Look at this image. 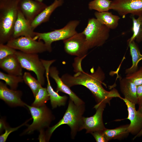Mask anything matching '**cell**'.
I'll list each match as a JSON object with an SVG mask.
<instances>
[{"instance_id": "cell-20", "label": "cell", "mask_w": 142, "mask_h": 142, "mask_svg": "<svg viewBox=\"0 0 142 142\" xmlns=\"http://www.w3.org/2000/svg\"><path fill=\"white\" fill-rule=\"evenodd\" d=\"M64 2V0H55L52 4L48 6L31 22L32 28L34 30L42 23L48 21L52 13L57 8L62 6Z\"/></svg>"}, {"instance_id": "cell-13", "label": "cell", "mask_w": 142, "mask_h": 142, "mask_svg": "<svg viewBox=\"0 0 142 142\" xmlns=\"http://www.w3.org/2000/svg\"><path fill=\"white\" fill-rule=\"evenodd\" d=\"M127 108L128 116L126 119H129L130 123L128 128L130 133L135 135L142 128V114L136 109L135 104L125 98H121Z\"/></svg>"}, {"instance_id": "cell-27", "label": "cell", "mask_w": 142, "mask_h": 142, "mask_svg": "<svg viewBox=\"0 0 142 142\" xmlns=\"http://www.w3.org/2000/svg\"><path fill=\"white\" fill-rule=\"evenodd\" d=\"M22 77L23 81L31 89L35 97L42 85L38 79H36L29 72H25Z\"/></svg>"}, {"instance_id": "cell-32", "label": "cell", "mask_w": 142, "mask_h": 142, "mask_svg": "<svg viewBox=\"0 0 142 142\" xmlns=\"http://www.w3.org/2000/svg\"><path fill=\"white\" fill-rule=\"evenodd\" d=\"M90 134L93 135L97 142H107L108 141L105 138L103 131H94Z\"/></svg>"}, {"instance_id": "cell-18", "label": "cell", "mask_w": 142, "mask_h": 142, "mask_svg": "<svg viewBox=\"0 0 142 142\" xmlns=\"http://www.w3.org/2000/svg\"><path fill=\"white\" fill-rule=\"evenodd\" d=\"M0 67L8 74L23 75V68L15 54L0 60Z\"/></svg>"}, {"instance_id": "cell-23", "label": "cell", "mask_w": 142, "mask_h": 142, "mask_svg": "<svg viewBox=\"0 0 142 142\" xmlns=\"http://www.w3.org/2000/svg\"><path fill=\"white\" fill-rule=\"evenodd\" d=\"M129 124L123 125L113 129L106 128L103 131L106 139L109 141L111 140H122L126 138L129 133L128 128Z\"/></svg>"}, {"instance_id": "cell-6", "label": "cell", "mask_w": 142, "mask_h": 142, "mask_svg": "<svg viewBox=\"0 0 142 142\" xmlns=\"http://www.w3.org/2000/svg\"><path fill=\"white\" fill-rule=\"evenodd\" d=\"M26 106L30 111L33 121L31 124L28 125L22 134H30L36 130L40 131L49 127L54 117L45 104L41 107H35L26 104Z\"/></svg>"}, {"instance_id": "cell-34", "label": "cell", "mask_w": 142, "mask_h": 142, "mask_svg": "<svg viewBox=\"0 0 142 142\" xmlns=\"http://www.w3.org/2000/svg\"><path fill=\"white\" fill-rule=\"evenodd\" d=\"M7 125L6 124L5 121L3 119H0V132L4 130L5 127Z\"/></svg>"}, {"instance_id": "cell-12", "label": "cell", "mask_w": 142, "mask_h": 142, "mask_svg": "<svg viewBox=\"0 0 142 142\" xmlns=\"http://www.w3.org/2000/svg\"><path fill=\"white\" fill-rule=\"evenodd\" d=\"M47 6L36 0H19L18 3V9L31 23Z\"/></svg>"}, {"instance_id": "cell-4", "label": "cell", "mask_w": 142, "mask_h": 142, "mask_svg": "<svg viewBox=\"0 0 142 142\" xmlns=\"http://www.w3.org/2000/svg\"><path fill=\"white\" fill-rule=\"evenodd\" d=\"M110 29L95 18H89L82 32L84 35L89 49L102 46L109 38Z\"/></svg>"}, {"instance_id": "cell-15", "label": "cell", "mask_w": 142, "mask_h": 142, "mask_svg": "<svg viewBox=\"0 0 142 142\" xmlns=\"http://www.w3.org/2000/svg\"><path fill=\"white\" fill-rule=\"evenodd\" d=\"M22 92L20 90L8 88L6 84L0 82V99L12 106H26V104L21 99Z\"/></svg>"}, {"instance_id": "cell-26", "label": "cell", "mask_w": 142, "mask_h": 142, "mask_svg": "<svg viewBox=\"0 0 142 142\" xmlns=\"http://www.w3.org/2000/svg\"><path fill=\"white\" fill-rule=\"evenodd\" d=\"M112 2V0H93L89 3L88 8L99 12L108 11L111 9Z\"/></svg>"}, {"instance_id": "cell-35", "label": "cell", "mask_w": 142, "mask_h": 142, "mask_svg": "<svg viewBox=\"0 0 142 142\" xmlns=\"http://www.w3.org/2000/svg\"><path fill=\"white\" fill-rule=\"evenodd\" d=\"M142 136V128L139 132L136 135H135L133 139V140H134L136 138L140 137Z\"/></svg>"}, {"instance_id": "cell-24", "label": "cell", "mask_w": 142, "mask_h": 142, "mask_svg": "<svg viewBox=\"0 0 142 142\" xmlns=\"http://www.w3.org/2000/svg\"><path fill=\"white\" fill-rule=\"evenodd\" d=\"M130 18L132 21V26L131 30L133 34L128 39L130 41L135 40L138 43L142 42V15L136 18L135 16L131 15Z\"/></svg>"}, {"instance_id": "cell-28", "label": "cell", "mask_w": 142, "mask_h": 142, "mask_svg": "<svg viewBox=\"0 0 142 142\" xmlns=\"http://www.w3.org/2000/svg\"><path fill=\"white\" fill-rule=\"evenodd\" d=\"M35 97V100L31 106L40 107L43 106L49 100L50 96L47 88L42 86L39 89Z\"/></svg>"}, {"instance_id": "cell-37", "label": "cell", "mask_w": 142, "mask_h": 142, "mask_svg": "<svg viewBox=\"0 0 142 142\" xmlns=\"http://www.w3.org/2000/svg\"><path fill=\"white\" fill-rule=\"evenodd\" d=\"M40 2H42L43 0H36Z\"/></svg>"}, {"instance_id": "cell-1", "label": "cell", "mask_w": 142, "mask_h": 142, "mask_svg": "<svg viewBox=\"0 0 142 142\" xmlns=\"http://www.w3.org/2000/svg\"><path fill=\"white\" fill-rule=\"evenodd\" d=\"M83 58L77 57L73 64L74 71L73 75L65 73L61 77L64 83L69 87L77 85L84 86L88 89L94 95L97 102V106L102 103L110 104V100L114 98L120 99V96L118 90L115 88L108 91L103 87L105 75L100 66L95 71L89 73L83 70L81 63Z\"/></svg>"}, {"instance_id": "cell-9", "label": "cell", "mask_w": 142, "mask_h": 142, "mask_svg": "<svg viewBox=\"0 0 142 142\" xmlns=\"http://www.w3.org/2000/svg\"><path fill=\"white\" fill-rule=\"evenodd\" d=\"M64 49L68 54L84 58L86 55L88 48L85 36L82 32L77 33L63 41Z\"/></svg>"}, {"instance_id": "cell-11", "label": "cell", "mask_w": 142, "mask_h": 142, "mask_svg": "<svg viewBox=\"0 0 142 142\" xmlns=\"http://www.w3.org/2000/svg\"><path fill=\"white\" fill-rule=\"evenodd\" d=\"M110 8L123 18L129 14L138 16L142 15V0H113Z\"/></svg>"}, {"instance_id": "cell-22", "label": "cell", "mask_w": 142, "mask_h": 142, "mask_svg": "<svg viewBox=\"0 0 142 142\" xmlns=\"http://www.w3.org/2000/svg\"><path fill=\"white\" fill-rule=\"evenodd\" d=\"M127 42L130 48L132 64L131 67L126 69L125 73L126 74L132 73L137 70L138 69V64L142 60V54L135 40L130 41L128 39Z\"/></svg>"}, {"instance_id": "cell-30", "label": "cell", "mask_w": 142, "mask_h": 142, "mask_svg": "<svg viewBox=\"0 0 142 142\" xmlns=\"http://www.w3.org/2000/svg\"><path fill=\"white\" fill-rule=\"evenodd\" d=\"M16 51V49L7 44H0V60L9 55L15 54Z\"/></svg>"}, {"instance_id": "cell-31", "label": "cell", "mask_w": 142, "mask_h": 142, "mask_svg": "<svg viewBox=\"0 0 142 142\" xmlns=\"http://www.w3.org/2000/svg\"><path fill=\"white\" fill-rule=\"evenodd\" d=\"M30 119H31L20 126L16 127L14 128H11L7 125L4 129L5 130V132L4 133L1 134L0 136V142H5L7 140L8 136L13 131L17 130L19 128L22 126L26 125L27 122H28Z\"/></svg>"}, {"instance_id": "cell-21", "label": "cell", "mask_w": 142, "mask_h": 142, "mask_svg": "<svg viewBox=\"0 0 142 142\" xmlns=\"http://www.w3.org/2000/svg\"><path fill=\"white\" fill-rule=\"evenodd\" d=\"M94 14L98 20L110 29H115L118 27L120 19L119 16L113 14L109 11L102 12L96 11Z\"/></svg>"}, {"instance_id": "cell-17", "label": "cell", "mask_w": 142, "mask_h": 142, "mask_svg": "<svg viewBox=\"0 0 142 142\" xmlns=\"http://www.w3.org/2000/svg\"><path fill=\"white\" fill-rule=\"evenodd\" d=\"M50 76L55 80L57 85L56 92H59L68 95L70 99L77 105L85 104L84 102L78 97L67 85L63 81L59 76V72L56 67H50L49 71Z\"/></svg>"}, {"instance_id": "cell-14", "label": "cell", "mask_w": 142, "mask_h": 142, "mask_svg": "<svg viewBox=\"0 0 142 142\" xmlns=\"http://www.w3.org/2000/svg\"><path fill=\"white\" fill-rule=\"evenodd\" d=\"M34 30L32 27L31 22L26 19L18 9L17 18L14 26L11 39L21 36L29 37L34 39L35 32Z\"/></svg>"}, {"instance_id": "cell-19", "label": "cell", "mask_w": 142, "mask_h": 142, "mask_svg": "<svg viewBox=\"0 0 142 142\" xmlns=\"http://www.w3.org/2000/svg\"><path fill=\"white\" fill-rule=\"evenodd\" d=\"M119 84L120 91L124 98L135 105L137 104V86L126 77L120 78Z\"/></svg>"}, {"instance_id": "cell-25", "label": "cell", "mask_w": 142, "mask_h": 142, "mask_svg": "<svg viewBox=\"0 0 142 142\" xmlns=\"http://www.w3.org/2000/svg\"><path fill=\"white\" fill-rule=\"evenodd\" d=\"M0 79L4 81L11 89L14 90L17 89L19 83L23 81L22 76L6 74L1 71L0 72Z\"/></svg>"}, {"instance_id": "cell-29", "label": "cell", "mask_w": 142, "mask_h": 142, "mask_svg": "<svg viewBox=\"0 0 142 142\" xmlns=\"http://www.w3.org/2000/svg\"><path fill=\"white\" fill-rule=\"evenodd\" d=\"M126 78L132 81L137 86L142 84V66L132 73L126 74Z\"/></svg>"}, {"instance_id": "cell-2", "label": "cell", "mask_w": 142, "mask_h": 142, "mask_svg": "<svg viewBox=\"0 0 142 142\" xmlns=\"http://www.w3.org/2000/svg\"><path fill=\"white\" fill-rule=\"evenodd\" d=\"M19 0H0V44L11 39L17 18Z\"/></svg>"}, {"instance_id": "cell-7", "label": "cell", "mask_w": 142, "mask_h": 142, "mask_svg": "<svg viewBox=\"0 0 142 142\" xmlns=\"http://www.w3.org/2000/svg\"><path fill=\"white\" fill-rule=\"evenodd\" d=\"M17 56L23 68L33 72L42 85L45 83V67L37 54H30L16 51Z\"/></svg>"}, {"instance_id": "cell-8", "label": "cell", "mask_w": 142, "mask_h": 142, "mask_svg": "<svg viewBox=\"0 0 142 142\" xmlns=\"http://www.w3.org/2000/svg\"><path fill=\"white\" fill-rule=\"evenodd\" d=\"M6 44L25 53L38 54L48 51L44 43L28 36H21L9 40Z\"/></svg>"}, {"instance_id": "cell-10", "label": "cell", "mask_w": 142, "mask_h": 142, "mask_svg": "<svg viewBox=\"0 0 142 142\" xmlns=\"http://www.w3.org/2000/svg\"><path fill=\"white\" fill-rule=\"evenodd\" d=\"M106 104L102 103L94 108L96 111L95 114L90 117L83 116L81 121L79 131L83 129L86 130V133H91L97 131H103L105 127L103 119V113Z\"/></svg>"}, {"instance_id": "cell-33", "label": "cell", "mask_w": 142, "mask_h": 142, "mask_svg": "<svg viewBox=\"0 0 142 142\" xmlns=\"http://www.w3.org/2000/svg\"><path fill=\"white\" fill-rule=\"evenodd\" d=\"M137 104L139 105L142 102V84L137 87Z\"/></svg>"}, {"instance_id": "cell-16", "label": "cell", "mask_w": 142, "mask_h": 142, "mask_svg": "<svg viewBox=\"0 0 142 142\" xmlns=\"http://www.w3.org/2000/svg\"><path fill=\"white\" fill-rule=\"evenodd\" d=\"M42 62L45 67V76L47 81V90L50 96V100L52 108L54 109L58 106L65 105L68 97L65 96H61L55 92L51 86L49 78V71L51 65L54 62L53 60H46L43 59Z\"/></svg>"}, {"instance_id": "cell-36", "label": "cell", "mask_w": 142, "mask_h": 142, "mask_svg": "<svg viewBox=\"0 0 142 142\" xmlns=\"http://www.w3.org/2000/svg\"><path fill=\"white\" fill-rule=\"evenodd\" d=\"M137 110L142 114V102L139 105V108Z\"/></svg>"}, {"instance_id": "cell-5", "label": "cell", "mask_w": 142, "mask_h": 142, "mask_svg": "<svg viewBox=\"0 0 142 142\" xmlns=\"http://www.w3.org/2000/svg\"><path fill=\"white\" fill-rule=\"evenodd\" d=\"M79 21L74 20L70 21L63 27L53 31L45 33L35 32V40H43L45 44L48 51H52L51 44L54 42L63 41L71 37L77 32L76 28L79 25Z\"/></svg>"}, {"instance_id": "cell-3", "label": "cell", "mask_w": 142, "mask_h": 142, "mask_svg": "<svg viewBox=\"0 0 142 142\" xmlns=\"http://www.w3.org/2000/svg\"><path fill=\"white\" fill-rule=\"evenodd\" d=\"M85 110V104L77 105L69 99L67 108L63 118L56 124L49 128L45 134L46 141H48L54 130L60 126L67 124L71 129V138L74 139L79 129Z\"/></svg>"}]
</instances>
